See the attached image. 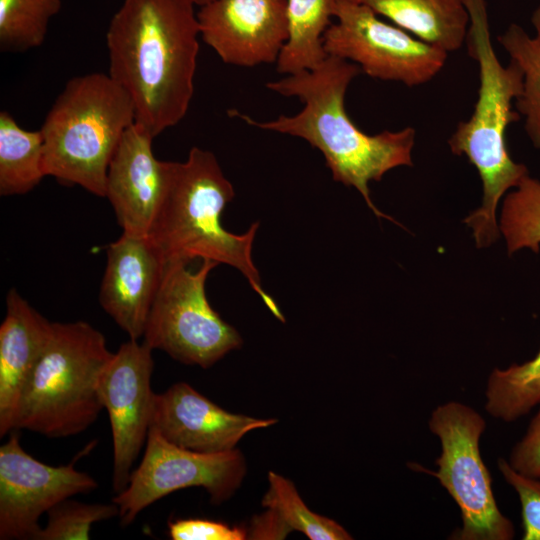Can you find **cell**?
<instances>
[{"label": "cell", "mask_w": 540, "mask_h": 540, "mask_svg": "<svg viewBox=\"0 0 540 540\" xmlns=\"http://www.w3.org/2000/svg\"><path fill=\"white\" fill-rule=\"evenodd\" d=\"M195 0H123L106 33L109 76L152 137L178 124L194 93L200 26Z\"/></svg>", "instance_id": "6da1fadb"}, {"label": "cell", "mask_w": 540, "mask_h": 540, "mask_svg": "<svg viewBox=\"0 0 540 540\" xmlns=\"http://www.w3.org/2000/svg\"><path fill=\"white\" fill-rule=\"evenodd\" d=\"M361 72L358 65L328 55L314 69L266 84L278 94L302 101L304 107L299 113L264 122L236 110L229 113L260 129L305 140L322 153L334 181L354 187L377 217L395 222L374 205L369 183L381 181L391 169L413 165L411 153L416 132L405 127L367 134L358 128L346 112L345 95Z\"/></svg>", "instance_id": "7a4b0ae2"}, {"label": "cell", "mask_w": 540, "mask_h": 540, "mask_svg": "<svg viewBox=\"0 0 540 540\" xmlns=\"http://www.w3.org/2000/svg\"><path fill=\"white\" fill-rule=\"evenodd\" d=\"M463 2L469 14L465 43L478 65L479 88L470 118L457 125L448 145L453 154L467 157L482 181V204L464 219L477 247L482 248L499 237L496 209L500 199L529 175L524 164L513 161L506 144L508 126L520 119L513 106L522 91L523 74L512 60L501 64L492 44L486 0Z\"/></svg>", "instance_id": "3957f363"}, {"label": "cell", "mask_w": 540, "mask_h": 540, "mask_svg": "<svg viewBox=\"0 0 540 540\" xmlns=\"http://www.w3.org/2000/svg\"><path fill=\"white\" fill-rule=\"evenodd\" d=\"M234 196L215 155L193 147L186 161L172 162L168 188L148 236L167 264L188 265L201 258L234 267L269 311L284 322L277 303L264 290L252 258L259 222L243 234L231 233L222 225L223 211Z\"/></svg>", "instance_id": "277c9868"}, {"label": "cell", "mask_w": 540, "mask_h": 540, "mask_svg": "<svg viewBox=\"0 0 540 540\" xmlns=\"http://www.w3.org/2000/svg\"><path fill=\"white\" fill-rule=\"evenodd\" d=\"M134 122L131 98L109 74L71 78L40 129L46 176L105 197L110 160Z\"/></svg>", "instance_id": "5b68a950"}, {"label": "cell", "mask_w": 540, "mask_h": 540, "mask_svg": "<svg viewBox=\"0 0 540 540\" xmlns=\"http://www.w3.org/2000/svg\"><path fill=\"white\" fill-rule=\"evenodd\" d=\"M113 354L103 334L87 322H53L19 400L14 431L63 438L88 429L104 409L99 384Z\"/></svg>", "instance_id": "8992f818"}, {"label": "cell", "mask_w": 540, "mask_h": 540, "mask_svg": "<svg viewBox=\"0 0 540 540\" xmlns=\"http://www.w3.org/2000/svg\"><path fill=\"white\" fill-rule=\"evenodd\" d=\"M487 424L473 407L459 401L438 405L428 428L438 437L441 453L432 472L458 505L462 525L453 539L512 540L513 522L499 509L492 478L480 452Z\"/></svg>", "instance_id": "52a82bcc"}, {"label": "cell", "mask_w": 540, "mask_h": 540, "mask_svg": "<svg viewBox=\"0 0 540 540\" xmlns=\"http://www.w3.org/2000/svg\"><path fill=\"white\" fill-rule=\"evenodd\" d=\"M219 264L203 259L196 271L168 263L151 307L143 342L173 359L208 369L239 349V332L211 307L205 291L207 277Z\"/></svg>", "instance_id": "ba28073f"}, {"label": "cell", "mask_w": 540, "mask_h": 540, "mask_svg": "<svg viewBox=\"0 0 540 540\" xmlns=\"http://www.w3.org/2000/svg\"><path fill=\"white\" fill-rule=\"evenodd\" d=\"M327 55L359 66L368 76L408 87L431 81L448 53L384 21L365 5L339 0L323 38Z\"/></svg>", "instance_id": "9c48e42d"}, {"label": "cell", "mask_w": 540, "mask_h": 540, "mask_svg": "<svg viewBox=\"0 0 540 540\" xmlns=\"http://www.w3.org/2000/svg\"><path fill=\"white\" fill-rule=\"evenodd\" d=\"M245 474V458L238 449L195 452L170 443L150 427L139 466L112 501L119 507L122 526H126L154 502L185 488H204L211 503L220 505L233 496Z\"/></svg>", "instance_id": "30bf717a"}, {"label": "cell", "mask_w": 540, "mask_h": 540, "mask_svg": "<svg viewBox=\"0 0 540 540\" xmlns=\"http://www.w3.org/2000/svg\"><path fill=\"white\" fill-rule=\"evenodd\" d=\"M80 455L67 465L51 466L25 452L17 433L0 447V539L35 540L39 518L61 501L98 486L75 468Z\"/></svg>", "instance_id": "8fae6325"}, {"label": "cell", "mask_w": 540, "mask_h": 540, "mask_svg": "<svg viewBox=\"0 0 540 540\" xmlns=\"http://www.w3.org/2000/svg\"><path fill=\"white\" fill-rule=\"evenodd\" d=\"M152 349L130 339L105 367L99 384L113 442V490L128 485L132 467L146 444L151 426L155 392L151 388Z\"/></svg>", "instance_id": "7c38bea8"}, {"label": "cell", "mask_w": 540, "mask_h": 540, "mask_svg": "<svg viewBox=\"0 0 540 540\" xmlns=\"http://www.w3.org/2000/svg\"><path fill=\"white\" fill-rule=\"evenodd\" d=\"M197 17L201 39L230 65L277 62L289 37L287 0H211Z\"/></svg>", "instance_id": "4fadbf2b"}, {"label": "cell", "mask_w": 540, "mask_h": 540, "mask_svg": "<svg viewBox=\"0 0 540 540\" xmlns=\"http://www.w3.org/2000/svg\"><path fill=\"white\" fill-rule=\"evenodd\" d=\"M153 139L134 122L108 166L105 197L125 233L148 235L168 188L172 162L154 156Z\"/></svg>", "instance_id": "5bb4252c"}, {"label": "cell", "mask_w": 540, "mask_h": 540, "mask_svg": "<svg viewBox=\"0 0 540 540\" xmlns=\"http://www.w3.org/2000/svg\"><path fill=\"white\" fill-rule=\"evenodd\" d=\"M277 423L230 413L185 382L155 393L151 426L170 443L200 453L236 449L249 432Z\"/></svg>", "instance_id": "9a60e30c"}, {"label": "cell", "mask_w": 540, "mask_h": 540, "mask_svg": "<svg viewBox=\"0 0 540 540\" xmlns=\"http://www.w3.org/2000/svg\"><path fill=\"white\" fill-rule=\"evenodd\" d=\"M106 257L99 303L130 339L138 340L143 337L167 263L148 235L125 232L108 245Z\"/></svg>", "instance_id": "2e32d148"}, {"label": "cell", "mask_w": 540, "mask_h": 540, "mask_svg": "<svg viewBox=\"0 0 540 540\" xmlns=\"http://www.w3.org/2000/svg\"><path fill=\"white\" fill-rule=\"evenodd\" d=\"M53 323L14 289L0 326V436L14 431L23 389L52 334Z\"/></svg>", "instance_id": "e0dca14e"}, {"label": "cell", "mask_w": 540, "mask_h": 540, "mask_svg": "<svg viewBox=\"0 0 540 540\" xmlns=\"http://www.w3.org/2000/svg\"><path fill=\"white\" fill-rule=\"evenodd\" d=\"M448 54L466 41L469 14L463 0H350Z\"/></svg>", "instance_id": "ac0fdd59"}, {"label": "cell", "mask_w": 540, "mask_h": 540, "mask_svg": "<svg viewBox=\"0 0 540 540\" xmlns=\"http://www.w3.org/2000/svg\"><path fill=\"white\" fill-rule=\"evenodd\" d=\"M339 0H287L289 37L276 62L290 75L317 67L328 55L323 38Z\"/></svg>", "instance_id": "d6986e66"}, {"label": "cell", "mask_w": 540, "mask_h": 540, "mask_svg": "<svg viewBox=\"0 0 540 540\" xmlns=\"http://www.w3.org/2000/svg\"><path fill=\"white\" fill-rule=\"evenodd\" d=\"M46 176L40 130L21 128L7 111L0 112V195L31 191Z\"/></svg>", "instance_id": "ffe728a7"}, {"label": "cell", "mask_w": 540, "mask_h": 540, "mask_svg": "<svg viewBox=\"0 0 540 540\" xmlns=\"http://www.w3.org/2000/svg\"><path fill=\"white\" fill-rule=\"evenodd\" d=\"M531 23L533 36L512 23L497 41L522 71V91L515 100V109L524 119V129L532 145L540 150V6L534 10Z\"/></svg>", "instance_id": "44dd1931"}, {"label": "cell", "mask_w": 540, "mask_h": 540, "mask_svg": "<svg viewBox=\"0 0 540 540\" xmlns=\"http://www.w3.org/2000/svg\"><path fill=\"white\" fill-rule=\"evenodd\" d=\"M540 403V350L522 364L494 368L485 388L486 412L493 418L513 422Z\"/></svg>", "instance_id": "7402d4cb"}, {"label": "cell", "mask_w": 540, "mask_h": 540, "mask_svg": "<svg viewBox=\"0 0 540 540\" xmlns=\"http://www.w3.org/2000/svg\"><path fill=\"white\" fill-rule=\"evenodd\" d=\"M261 503L274 511L290 531L302 532L311 540L352 539L339 523L311 511L294 483L273 471L268 473V489Z\"/></svg>", "instance_id": "603a6c76"}, {"label": "cell", "mask_w": 540, "mask_h": 540, "mask_svg": "<svg viewBox=\"0 0 540 540\" xmlns=\"http://www.w3.org/2000/svg\"><path fill=\"white\" fill-rule=\"evenodd\" d=\"M62 0H0V49L25 52L40 46Z\"/></svg>", "instance_id": "cb8c5ba5"}, {"label": "cell", "mask_w": 540, "mask_h": 540, "mask_svg": "<svg viewBox=\"0 0 540 540\" xmlns=\"http://www.w3.org/2000/svg\"><path fill=\"white\" fill-rule=\"evenodd\" d=\"M499 229L503 233L508 253L522 248L538 253L540 248V181L525 176L507 194L503 202Z\"/></svg>", "instance_id": "d4e9b609"}, {"label": "cell", "mask_w": 540, "mask_h": 540, "mask_svg": "<svg viewBox=\"0 0 540 540\" xmlns=\"http://www.w3.org/2000/svg\"><path fill=\"white\" fill-rule=\"evenodd\" d=\"M47 524L35 540H88L94 523L119 516V507L109 504L83 503L70 498L52 507Z\"/></svg>", "instance_id": "484cf974"}, {"label": "cell", "mask_w": 540, "mask_h": 540, "mask_svg": "<svg viewBox=\"0 0 540 540\" xmlns=\"http://www.w3.org/2000/svg\"><path fill=\"white\" fill-rule=\"evenodd\" d=\"M505 482L517 493L521 505L522 540H540V478L529 477L514 470L507 459L497 461Z\"/></svg>", "instance_id": "4316f807"}, {"label": "cell", "mask_w": 540, "mask_h": 540, "mask_svg": "<svg viewBox=\"0 0 540 540\" xmlns=\"http://www.w3.org/2000/svg\"><path fill=\"white\" fill-rule=\"evenodd\" d=\"M173 540H243L247 529L208 519H177L168 523Z\"/></svg>", "instance_id": "83f0119b"}, {"label": "cell", "mask_w": 540, "mask_h": 540, "mask_svg": "<svg viewBox=\"0 0 540 540\" xmlns=\"http://www.w3.org/2000/svg\"><path fill=\"white\" fill-rule=\"evenodd\" d=\"M507 461L517 472L540 478V403L524 435L512 447Z\"/></svg>", "instance_id": "f1b7e54d"}, {"label": "cell", "mask_w": 540, "mask_h": 540, "mask_svg": "<svg viewBox=\"0 0 540 540\" xmlns=\"http://www.w3.org/2000/svg\"><path fill=\"white\" fill-rule=\"evenodd\" d=\"M248 538L283 539L291 532L277 514L271 509L256 517L248 530Z\"/></svg>", "instance_id": "f546056e"}, {"label": "cell", "mask_w": 540, "mask_h": 540, "mask_svg": "<svg viewBox=\"0 0 540 540\" xmlns=\"http://www.w3.org/2000/svg\"><path fill=\"white\" fill-rule=\"evenodd\" d=\"M209 1H211V0H195V3H196L197 6L200 7V6L208 3Z\"/></svg>", "instance_id": "4dcf8cb0"}]
</instances>
